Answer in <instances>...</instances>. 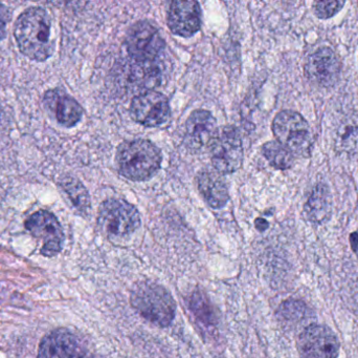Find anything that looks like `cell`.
I'll use <instances>...</instances> for the list:
<instances>
[{
  "label": "cell",
  "mask_w": 358,
  "mask_h": 358,
  "mask_svg": "<svg viewBox=\"0 0 358 358\" xmlns=\"http://www.w3.org/2000/svg\"><path fill=\"white\" fill-rule=\"evenodd\" d=\"M14 36L19 50L29 59L45 61L54 53L52 20L43 8L34 6L21 13L15 23Z\"/></svg>",
  "instance_id": "6da1fadb"
},
{
  "label": "cell",
  "mask_w": 358,
  "mask_h": 358,
  "mask_svg": "<svg viewBox=\"0 0 358 358\" xmlns=\"http://www.w3.org/2000/svg\"><path fill=\"white\" fill-rule=\"evenodd\" d=\"M115 159L122 176L141 182L149 180L159 172L163 156L151 141L136 139L122 143Z\"/></svg>",
  "instance_id": "7a4b0ae2"
},
{
  "label": "cell",
  "mask_w": 358,
  "mask_h": 358,
  "mask_svg": "<svg viewBox=\"0 0 358 358\" xmlns=\"http://www.w3.org/2000/svg\"><path fill=\"white\" fill-rule=\"evenodd\" d=\"M130 301L138 315L159 327H167L176 317V301L165 287L155 282L136 284Z\"/></svg>",
  "instance_id": "3957f363"
},
{
  "label": "cell",
  "mask_w": 358,
  "mask_h": 358,
  "mask_svg": "<svg viewBox=\"0 0 358 358\" xmlns=\"http://www.w3.org/2000/svg\"><path fill=\"white\" fill-rule=\"evenodd\" d=\"M273 132L280 144L292 155L309 157L313 149V135L306 120L299 113L283 111L275 116Z\"/></svg>",
  "instance_id": "277c9868"
},
{
  "label": "cell",
  "mask_w": 358,
  "mask_h": 358,
  "mask_svg": "<svg viewBox=\"0 0 358 358\" xmlns=\"http://www.w3.org/2000/svg\"><path fill=\"white\" fill-rule=\"evenodd\" d=\"M99 226L110 237H125L141 226V216L132 204L120 199L103 202L99 209Z\"/></svg>",
  "instance_id": "5b68a950"
},
{
  "label": "cell",
  "mask_w": 358,
  "mask_h": 358,
  "mask_svg": "<svg viewBox=\"0 0 358 358\" xmlns=\"http://www.w3.org/2000/svg\"><path fill=\"white\" fill-rule=\"evenodd\" d=\"M213 166L220 174L237 172L243 162V146L239 132L227 126L217 134L210 146Z\"/></svg>",
  "instance_id": "8992f818"
},
{
  "label": "cell",
  "mask_w": 358,
  "mask_h": 358,
  "mask_svg": "<svg viewBox=\"0 0 358 358\" xmlns=\"http://www.w3.org/2000/svg\"><path fill=\"white\" fill-rule=\"evenodd\" d=\"M128 53L138 62L155 61L164 50L165 41L159 29L149 21L134 23L126 36Z\"/></svg>",
  "instance_id": "52a82bcc"
},
{
  "label": "cell",
  "mask_w": 358,
  "mask_h": 358,
  "mask_svg": "<svg viewBox=\"0 0 358 358\" xmlns=\"http://www.w3.org/2000/svg\"><path fill=\"white\" fill-rule=\"evenodd\" d=\"M25 227L31 235L42 242L41 254L54 256L62 250L64 233L58 219L46 210H39L31 214Z\"/></svg>",
  "instance_id": "ba28073f"
},
{
  "label": "cell",
  "mask_w": 358,
  "mask_h": 358,
  "mask_svg": "<svg viewBox=\"0 0 358 358\" xmlns=\"http://www.w3.org/2000/svg\"><path fill=\"white\" fill-rule=\"evenodd\" d=\"M301 358H338L340 344L331 329L322 325H310L298 338Z\"/></svg>",
  "instance_id": "9c48e42d"
},
{
  "label": "cell",
  "mask_w": 358,
  "mask_h": 358,
  "mask_svg": "<svg viewBox=\"0 0 358 358\" xmlns=\"http://www.w3.org/2000/svg\"><path fill=\"white\" fill-rule=\"evenodd\" d=\"M130 113L134 121L152 128L166 123L171 115V109L165 95L149 90L132 100Z\"/></svg>",
  "instance_id": "30bf717a"
},
{
  "label": "cell",
  "mask_w": 358,
  "mask_h": 358,
  "mask_svg": "<svg viewBox=\"0 0 358 358\" xmlns=\"http://www.w3.org/2000/svg\"><path fill=\"white\" fill-rule=\"evenodd\" d=\"M218 134L217 121L210 111L198 109L193 111L185 123V144L193 151L210 147Z\"/></svg>",
  "instance_id": "8fae6325"
},
{
  "label": "cell",
  "mask_w": 358,
  "mask_h": 358,
  "mask_svg": "<svg viewBox=\"0 0 358 358\" xmlns=\"http://www.w3.org/2000/svg\"><path fill=\"white\" fill-rule=\"evenodd\" d=\"M305 71L308 79L319 85H334L341 73L340 59L331 48H319L309 56Z\"/></svg>",
  "instance_id": "7c38bea8"
},
{
  "label": "cell",
  "mask_w": 358,
  "mask_h": 358,
  "mask_svg": "<svg viewBox=\"0 0 358 358\" xmlns=\"http://www.w3.org/2000/svg\"><path fill=\"white\" fill-rule=\"evenodd\" d=\"M168 25L176 35L189 37L199 31L201 25V10L193 0H176L168 12Z\"/></svg>",
  "instance_id": "4fadbf2b"
},
{
  "label": "cell",
  "mask_w": 358,
  "mask_h": 358,
  "mask_svg": "<svg viewBox=\"0 0 358 358\" xmlns=\"http://www.w3.org/2000/svg\"><path fill=\"white\" fill-rule=\"evenodd\" d=\"M43 104L50 117L65 128H73L79 123L83 116L81 105L73 97L59 88L45 92Z\"/></svg>",
  "instance_id": "5bb4252c"
},
{
  "label": "cell",
  "mask_w": 358,
  "mask_h": 358,
  "mask_svg": "<svg viewBox=\"0 0 358 358\" xmlns=\"http://www.w3.org/2000/svg\"><path fill=\"white\" fill-rule=\"evenodd\" d=\"M79 347L76 336L67 330H57L42 340L38 358H73Z\"/></svg>",
  "instance_id": "9a60e30c"
},
{
  "label": "cell",
  "mask_w": 358,
  "mask_h": 358,
  "mask_svg": "<svg viewBox=\"0 0 358 358\" xmlns=\"http://www.w3.org/2000/svg\"><path fill=\"white\" fill-rule=\"evenodd\" d=\"M198 189L210 207L215 209L227 205L229 200V191L224 181L212 172H201L197 177Z\"/></svg>",
  "instance_id": "2e32d148"
},
{
  "label": "cell",
  "mask_w": 358,
  "mask_h": 358,
  "mask_svg": "<svg viewBox=\"0 0 358 358\" xmlns=\"http://www.w3.org/2000/svg\"><path fill=\"white\" fill-rule=\"evenodd\" d=\"M327 186L317 185L311 193L310 197L305 204V212L310 222L322 224L327 221L331 214V199Z\"/></svg>",
  "instance_id": "e0dca14e"
},
{
  "label": "cell",
  "mask_w": 358,
  "mask_h": 358,
  "mask_svg": "<svg viewBox=\"0 0 358 358\" xmlns=\"http://www.w3.org/2000/svg\"><path fill=\"white\" fill-rule=\"evenodd\" d=\"M262 151L269 164L277 170H288L294 165V155L278 141L265 143Z\"/></svg>",
  "instance_id": "ac0fdd59"
},
{
  "label": "cell",
  "mask_w": 358,
  "mask_h": 358,
  "mask_svg": "<svg viewBox=\"0 0 358 358\" xmlns=\"http://www.w3.org/2000/svg\"><path fill=\"white\" fill-rule=\"evenodd\" d=\"M132 80L143 88H153L161 81V71L155 61L138 62L132 69Z\"/></svg>",
  "instance_id": "d6986e66"
},
{
  "label": "cell",
  "mask_w": 358,
  "mask_h": 358,
  "mask_svg": "<svg viewBox=\"0 0 358 358\" xmlns=\"http://www.w3.org/2000/svg\"><path fill=\"white\" fill-rule=\"evenodd\" d=\"M61 186L71 199V203L80 212H87L90 209V198L84 185L75 178H65Z\"/></svg>",
  "instance_id": "ffe728a7"
},
{
  "label": "cell",
  "mask_w": 358,
  "mask_h": 358,
  "mask_svg": "<svg viewBox=\"0 0 358 358\" xmlns=\"http://www.w3.org/2000/svg\"><path fill=\"white\" fill-rule=\"evenodd\" d=\"M336 147L338 151L351 156H358V128L355 125H347L341 128L336 139Z\"/></svg>",
  "instance_id": "44dd1931"
},
{
  "label": "cell",
  "mask_w": 358,
  "mask_h": 358,
  "mask_svg": "<svg viewBox=\"0 0 358 358\" xmlns=\"http://www.w3.org/2000/svg\"><path fill=\"white\" fill-rule=\"evenodd\" d=\"M344 4L343 1H317L315 4V13L320 18H330L340 12Z\"/></svg>",
  "instance_id": "7402d4cb"
},
{
  "label": "cell",
  "mask_w": 358,
  "mask_h": 358,
  "mask_svg": "<svg viewBox=\"0 0 358 358\" xmlns=\"http://www.w3.org/2000/svg\"><path fill=\"white\" fill-rule=\"evenodd\" d=\"M283 317L288 321H296L304 317L306 306L302 302L298 301H292V302L285 303L282 306Z\"/></svg>",
  "instance_id": "603a6c76"
},
{
  "label": "cell",
  "mask_w": 358,
  "mask_h": 358,
  "mask_svg": "<svg viewBox=\"0 0 358 358\" xmlns=\"http://www.w3.org/2000/svg\"><path fill=\"white\" fill-rule=\"evenodd\" d=\"M10 16L12 14H10V8L3 4H0V40L6 37V27L10 22Z\"/></svg>",
  "instance_id": "cb8c5ba5"
},
{
  "label": "cell",
  "mask_w": 358,
  "mask_h": 358,
  "mask_svg": "<svg viewBox=\"0 0 358 358\" xmlns=\"http://www.w3.org/2000/svg\"><path fill=\"white\" fill-rule=\"evenodd\" d=\"M350 243L352 246V249L355 250V254H358V233H355L351 235Z\"/></svg>",
  "instance_id": "d4e9b609"
},
{
  "label": "cell",
  "mask_w": 358,
  "mask_h": 358,
  "mask_svg": "<svg viewBox=\"0 0 358 358\" xmlns=\"http://www.w3.org/2000/svg\"><path fill=\"white\" fill-rule=\"evenodd\" d=\"M256 227L259 230H265L268 227V223L265 220H262V219H257Z\"/></svg>",
  "instance_id": "484cf974"
},
{
  "label": "cell",
  "mask_w": 358,
  "mask_h": 358,
  "mask_svg": "<svg viewBox=\"0 0 358 358\" xmlns=\"http://www.w3.org/2000/svg\"><path fill=\"white\" fill-rule=\"evenodd\" d=\"M73 358H96L94 355L90 354V353L86 352H78L77 355H76Z\"/></svg>",
  "instance_id": "4316f807"
}]
</instances>
